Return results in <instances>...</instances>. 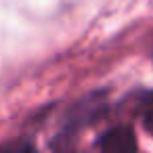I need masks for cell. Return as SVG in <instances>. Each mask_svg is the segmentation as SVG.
<instances>
[{
	"mask_svg": "<svg viewBox=\"0 0 153 153\" xmlns=\"http://www.w3.org/2000/svg\"><path fill=\"white\" fill-rule=\"evenodd\" d=\"M105 107H107V97H105L103 92H94V94H90V97L78 101V103L71 107V111H69V115H67V120H65V128H63L61 136L67 138V136L76 134L78 130H82L84 126L92 124V122L105 111Z\"/></svg>",
	"mask_w": 153,
	"mask_h": 153,
	"instance_id": "1",
	"label": "cell"
},
{
	"mask_svg": "<svg viewBox=\"0 0 153 153\" xmlns=\"http://www.w3.org/2000/svg\"><path fill=\"white\" fill-rule=\"evenodd\" d=\"M99 147L109 153H132L136 151V136L128 126H115L99 138Z\"/></svg>",
	"mask_w": 153,
	"mask_h": 153,
	"instance_id": "2",
	"label": "cell"
},
{
	"mask_svg": "<svg viewBox=\"0 0 153 153\" xmlns=\"http://www.w3.org/2000/svg\"><path fill=\"white\" fill-rule=\"evenodd\" d=\"M143 124H145V128H147V132H149V134L153 136V109L145 113V120H143Z\"/></svg>",
	"mask_w": 153,
	"mask_h": 153,
	"instance_id": "3",
	"label": "cell"
}]
</instances>
